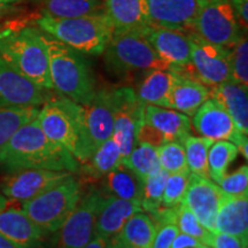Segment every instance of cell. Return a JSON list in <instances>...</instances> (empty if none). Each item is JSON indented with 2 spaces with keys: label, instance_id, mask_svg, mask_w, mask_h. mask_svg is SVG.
<instances>
[{
  "label": "cell",
  "instance_id": "1",
  "mask_svg": "<svg viewBox=\"0 0 248 248\" xmlns=\"http://www.w3.org/2000/svg\"><path fill=\"white\" fill-rule=\"evenodd\" d=\"M0 166L9 172L47 169L76 173L80 164L61 145L51 140L35 119L21 126L0 148Z\"/></svg>",
  "mask_w": 248,
  "mask_h": 248
},
{
  "label": "cell",
  "instance_id": "2",
  "mask_svg": "<svg viewBox=\"0 0 248 248\" xmlns=\"http://www.w3.org/2000/svg\"><path fill=\"white\" fill-rule=\"evenodd\" d=\"M0 57L39 88L53 90L44 35L27 26L0 30Z\"/></svg>",
  "mask_w": 248,
  "mask_h": 248
},
{
  "label": "cell",
  "instance_id": "3",
  "mask_svg": "<svg viewBox=\"0 0 248 248\" xmlns=\"http://www.w3.org/2000/svg\"><path fill=\"white\" fill-rule=\"evenodd\" d=\"M37 121L45 135L69 152L79 164L91 157L85 131L84 106L63 95L48 98L39 109Z\"/></svg>",
  "mask_w": 248,
  "mask_h": 248
},
{
  "label": "cell",
  "instance_id": "4",
  "mask_svg": "<svg viewBox=\"0 0 248 248\" xmlns=\"http://www.w3.org/2000/svg\"><path fill=\"white\" fill-rule=\"evenodd\" d=\"M52 86L70 100L86 106L97 92L95 78L82 53L44 35Z\"/></svg>",
  "mask_w": 248,
  "mask_h": 248
},
{
  "label": "cell",
  "instance_id": "5",
  "mask_svg": "<svg viewBox=\"0 0 248 248\" xmlns=\"http://www.w3.org/2000/svg\"><path fill=\"white\" fill-rule=\"evenodd\" d=\"M36 23L46 35L82 54H102L114 33L104 12L71 18H58L43 13Z\"/></svg>",
  "mask_w": 248,
  "mask_h": 248
},
{
  "label": "cell",
  "instance_id": "6",
  "mask_svg": "<svg viewBox=\"0 0 248 248\" xmlns=\"http://www.w3.org/2000/svg\"><path fill=\"white\" fill-rule=\"evenodd\" d=\"M82 198V184L71 173L32 199L23 202L22 210L44 233H54Z\"/></svg>",
  "mask_w": 248,
  "mask_h": 248
},
{
  "label": "cell",
  "instance_id": "7",
  "mask_svg": "<svg viewBox=\"0 0 248 248\" xmlns=\"http://www.w3.org/2000/svg\"><path fill=\"white\" fill-rule=\"evenodd\" d=\"M105 63L116 75L147 73L154 69H170L157 57L141 32L113 33L104 51Z\"/></svg>",
  "mask_w": 248,
  "mask_h": 248
},
{
  "label": "cell",
  "instance_id": "8",
  "mask_svg": "<svg viewBox=\"0 0 248 248\" xmlns=\"http://www.w3.org/2000/svg\"><path fill=\"white\" fill-rule=\"evenodd\" d=\"M192 31L207 42L226 48L245 36L230 0H204L195 16Z\"/></svg>",
  "mask_w": 248,
  "mask_h": 248
},
{
  "label": "cell",
  "instance_id": "9",
  "mask_svg": "<svg viewBox=\"0 0 248 248\" xmlns=\"http://www.w3.org/2000/svg\"><path fill=\"white\" fill-rule=\"evenodd\" d=\"M191 39L192 77L208 88L231 80L230 48L212 44L193 32L188 31Z\"/></svg>",
  "mask_w": 248,
  "mask_h": 248
},
{
  "label": "cell",
  "instance_id": "10",
  "mask_svg": "<svg viewBox=\"0 0 248 248\" xmlns=\"http://www.w3.org/2000/svg\"><path fill=\"white\" fill-rule=\"evenodd\" d=\"M111 99L114 108L111 137L119 145L123 161L137 145V132L144 119L145 104L139 100L133 89L128 86L111 90Z\"/></svg>",
  "mask_w": 248,
  "mask_h": 248
},
{
  "label": "cell",
  "instance_id": "11",
  "mask_svg": "<svg viewBox=\"0 0 248 248\" xmlns=\"http://www.w3.org/2000/svg\"><path fill=\"white\" fill-rule=\"evenodd\" d=\"M105 195L92 190L80 198L75 209L57 231L58 248H84L94 234V226Z\"/></svg>",
  "mask_w": 248,
  "mask_h": 248
},
{
  "label": "cell",
  "instance_id": "12",
  "mask_svg": "<svg viewBox=\"0 0 248 248\" xmlns=\"http://www.w3.org/2000/svg\"><path fill=\"white\" fill-rule=\"evenodd\" d=\"M191 125L200 136L217 140L233 142L245 160H248V139L243 135L229 113L216 100L209 98L195 111Z\"/></svg>",
  "mask_w": 248,
  "mask_h": 248
},
{
  "label": "cell",
  "instance_id": "13",
  "mask_svg": "<svg viewBox=\"0 0 248 248\" xmlns=\"http://www.w3.org/2000/svg\"><path fill=\"white\" fill-rule=\"evenodd\" d=\"M71 172L47 169H24L11 172L1 183V191L7 199L26 202L63 181Z\"/></svg>",
  "mask_w": 248,
  "mask_h": 248
},
{
  "label": "cell",
  "instance_id": "14",
  "mask_svg": "<svg viewBox=\"0 0 248 248\" xmlns=\"http://www.w3.org/2000/svg\"><path fill=\"white\" fill-rule=\"evenodd\" d=\"M155 53L173 71L185 69L191 63V39L188 32L152 26L144 32Z\"/></svg>",
  "mask_w": 248,
  "mask_h": 248
},
{
  "label": "cell",
  "instance_id": "15",
  "mask_svg": "<svg viewBox=\"0 0 248 248\" xmlns=\"http://www.w3.org/2000/svg\"><path fill=\"white\" fill-rule=\"evenodd\" d=\"M223 197V191L212 179L191 173L182 203L194 214L207 230L216 232V216Z\"/></svg>",
  "mask_w": 248,
  "mask_h": 248
},
{
  "label": "cell",
  "instance_id": "16",
  "mask_svg": "<svg viewBox=\"0 0 248 248\" xmlns=\"http://www.w3.org/2000/svg\"><path fill=\"white\" fill-rule=\"evenodd\" d=\"M46 92L0 57V107H38L48 99Z\"/></svg>",
  "mask_w": 248,
  "mask_h": 248
},
{
  "label": "cell",
  "instance_id": "17",
  "mask_svg": "<svg viewBox=\"0 0 248 248\" xmlns=\"http://www.w3.org/2000/svg\"><path fill=\"white\" fill-rule=\"evenodd\" d=\"M152 26L192 31L204 0H145Z\"/></svg>",
  "mask_w": 248,
  "mask_h": 248
},
{
  "label": "cell",
  "instance_id": "18",
  "mask_svg": "<svg viewBox=\"0 0 248 248\" xmlns=\"http://www.w3.org/2000/svg\"><path fill=\"white\" fill-rule=\"evenodd\" d=\"M86 138L91 153L113 135L114 108L111 90H97L94 97L84 106Z\"/></svg>",
  "mask_w": 248,
  "mask_h": 248
},
{
  "label": "cell",
  "instance_id": "19",
  "mask_svg": "<svg viewBox=\"0 0 248 248\" xmlns=\"http://www.w3.org/2000/svg\"><path fill=\"white\" fill-rule=\"evenodd\" d=\"M102 9L114 33H144L152 27L145 0H104Z\"/></svg>",
  "mask_w": 248,
  "mask_h": 248
},
{
  "label": "cell",
  "instance_id": "20",
  "mask_svg": "<svg viewBox=\"0 0 248 248\" xmlns=\"http://www.w3.org/2000/svg\"><path fill=\"white\" fill-rule=\"evenodd\" d=\"M0 234L18 248H37L45 233L22 209L8 208L0 212Z\"/></svg>",
  "mask_w": 248,
  "mask_h": 248
},
{
  "label": "cell",
  "instance_id": "21",
  "mask_svg": "<svg viewBox=\"0 0 248 248\" xmlns=\"http://www.w3.org/2000/svg\"><path fill=\"white\" fill-rule=\"evenodd\" d=\"M139 212H144L139 203L114 197H105L95 221L94 234L110 241L120 233L130 217Z\"/></svg>",
  "mask_w": 248,
  "mask_h": 248
},
{
  "label": "cell",
  "instance_id": "22",
  "mask_svg": "<svg viewBox=\"0 0 248 248\" xmlns=\"http://www.w3.org/2000/svg\"><path fill=\"white\" fill-rule=\"evenodd\" d=\"M248 86L229 82L209 88V98L218 102L243 135H248Z\"/></svg>",
  "mask_w": 248,
  "mask_h": 248
},
{
  "label": "cell",
  "instance_id": "23",
  "mask_svg": "<svg viewBox=\"0 0 248 248\" xmlns=\"http://www.w3.org/2000/svg\"><path fill=\"white\" fill-rule=\"evenodd\" d=\"M216 232L248 240V194H224L216 216Z\"/></svg>",
  "mask_w": 248,
  "mask_h": 248
},
{
  "label": "cell",
  "instance_id": "24",
  "mask_svg": "<svg viewBox=\"0 0 248 248\" xmlns=\"http://www.w3.org/2000/svg\"><path fill=\"white\" fill-rule=\"evenodd\" d=\"M144 121L163 136L164 141H178L191 135V121L187 115L170 108L145 105Z\"/></svg>",
  "mask_w": 248,
  "mask_h": 248
},
{
  "label": "cell",
  "instance_id": "25",
  "mask_svg": "<svg viewBox=\"0 0 248 248\" xmlns=\"http://www.w3.org/2000/svg\"><path fill=\"white\" fill-rule=\"evenodd\" d=\"M176 75L170 94V109L181 111L188 117L193 116L209 99V88L184 73H176Z\"/></svg>",
  "mask_w": 248,
  "mask_h": 248
},
{
  "label": "cell",
  "instance_id": "26",
  "mask_svg": "<svg viewBox=\"0 0 248 248\" xmlns=\"http://www.w3.org/2000/svg\"><path fill=\"white\" fill-rule=\"evenodd\" d=\"M176 73L171 69H154L144 74L136 94L145 105L170 108V94Z\"/></svg>",
  "mask_w": 248,
  "mask_h": 248
},
{
  "label": "cell",
  "instance_id": "27",
  "mask_svg": "<svg viewBox=\"0 0 248 248\" xmlns=\"http://www.w3.org/2000/svg\"><path fill=\"white\" fill-rule=\"evenodd\" d=\"M156 225L145 212L132 215L114 239L109 241L111 248H148L152 247Z\"/></svg>",
  "mask_w": 248,
  "mask_h": 248
},
{
  "label": "cell",
  "instance_id": "28",
  "mask_svg": "<svg viewBox=\"0 0 248 248\" xmlns=\"http://www.w3.org/2000/svg\"><path fill=\"white\" fill-rule=\"evenodd\" d=\"M101 181V193L105 197L107 195V197L119 198V199L132 201V202L140 204L142 181L124 164L120 163L107 175H105Z\"/></svg>",
  "mask_w": 248,
  "mask_h": 248
},
{
  "label": "cell",
  "instance_id": "29",
  "mask_svg": "<svg viewBox=\"0 0 248 248\" xmlns=\"http://www.w3.org/2000/svg\"><path fill=\"white\" fill-rule=\"evenodd\" d=\"M121 152L120 147L113 137L108 138L99 146L91 157L82 164L83 179L86 182L101 181L110 170L121 163Z\"/></svg>",
  "mask_w": 248,
  "mask_h": 248
},
{
  "label": "cell",
  "instance_id": "30",
  "mask_svg": "<svg viewBox=\"0 0 248 248\" xmlns=\"http://www.w3.org/2000/svg\"><path fill=\"white\" fill-rule=\"evenodd\" d=\"M44 13L58 18L88 16L102 13L101 0H45Z\"/></svg>",
  "mask_w": 248,
  "mask_h": 248
},
{
  "label": "cell",
  "instance_id": "31",
  "mask_svg": "<svg viewBox=\"0 0 248 248\" xmlns=\"http://www.w3.org/2000/svg\"><path fill=\"white\" fill-rule=\"evenodd\" d=\"M38 111L39 108L36 106L0 107V148L21 126L37 119Z\"/></svg>",
  "mask_w": 248,
  "mask_h": 248
},
{
  "label": "cell",
  "instance_id": "32",
  "mask_svg": "<svg viewBox=\"0 0 248 248\" xmlns=\"http://www.w3.org/2000/svg\"><path fill=\"white\" fill-rule=\"evenodd\" d=\"M214 140L204 137L188 135L183 139L188 171L200 177H208V152Z\"/></svg>",
  "mask_w": 248,
  "mask_h": 248
},
{
  "label": "cell",
  "instance_id": "33",
  "mask_svg": "<svg viewBox=\"0 0 248 248\" xmlns=\"http://www.w3.org/2000/svg\"><path fill=\"white\" fill-rule=\"evenodd\" d=\"M239 151L233 142L228 140L214 141L208 152V175L218 184L226 175L230 164L237 159Z\"/></svg>",
  "mask_w": 248,
  "mask_h": 248
},
{
  "label": "cell",
  "instance_id": "34",
  "mask_svg": "<svg viewBox=\"0 0 248 248\" xmlns=\"http://www.w3.org/2000/svg\"><path fill=\"white\" fill-rule=\"evenodd\" d=\"M121 163L135 172L142 183L152 172L161 168L156 147L145 144V142H139L136 145L128 157Z\"/></svg>",
  "mask_w": 248,
  "mask_h": 248
},
{
  "label": "cell",
  "instance_id": "35",
  "mask_svg": "<svg viewBox=\"0 0 248 248\" xmlns=\"http://www.w3.org/2000/svg\"><path fill=\"white\" fill-rule=\"evenodd\" d=\"M168 172L162 168H159L152 172L142 183L141 207L144 212L151 214L161 208L164 185H166Z\"/></svg>",
  "mask_w": 248,
  "mask_h": 248
},
{
  "label": "cell",
  "instance_id": "36",
  "mask_svg": "<svg viewBox=\"0 0 248 248\" xmlns=\"http://www.w3.org/2000/svg\"><path fill=\"white\" fill-rule=\"evenodd\" d=\"M175 224L179 232L193 237L209 246L213 232L207 230L185 204L181 203L175 207Z\"/></svg>",
  "mask_w": 248,
  "mask_h": 248
},
{
  "label": "cell",
  "instance_id": "37",
  "mask_svg": "<svg viewBox=\"0 0 248 248\" xmlns=\"http://www.w3.org/2000/svg\"><path fill=\"white\" fill-rule=\"evenodd\" d=\"M160 167L168 173L188 171L182 142L169 141L156 147Z\"/></svg>",
  "mask_w": 248,
  "mask_h": 248
},
{
  "label": "cell",
  "instance_id": "38",
  "mask_svg": "<svg viewBox=\"0 0 248 248\" xmlns=\"http://www.w3.org/2000/svg\"><path fill=\"white\" fill-rule=\"evenodd\" d=\"M190 171L168 173L161 206L164 208H173L183 202L190 182Z\"/></svg>",
  "mask_w": 248,
  "mask_h": 248
},
{
  "label": "cell",
  "instance_id": "39",
  "mask_svg": "<svg viewBox=\"0 0 248 248\" xmlns=\"http://www.w3.org/2000/svg\"><path fill=\"white\" fill-rule=\"evenodd\" d=\"M231 80L238 84L248 86V42L243 36L230 47Z\"/></svg>",
  "mask_w": 248,
  "mask_h": 248
},
{
  "label": "cell",
  "instance_id": "40",
  "mask_svg": "<svg viewBox=\"0 0 248 248\" xmlns=\"http://www.w3.org/2000/svg\"><path fill=\"white\" fill-rule=\"evenodd\" d=\"M223 193L228 195L248 194V167L247 164L240 167L231 175H225L217 184Z\"/></svg>",
  "mask_w": 248,
  "mask_h": 248
},
{
  "label": "cell",
  "instance_id": "41",
  "mask_svg": "<svg viewBox=\"0 0 248 248\" xmlns=\"http://www.w3.org/2000/svg\"><path fill=\"white\" fill-rule=\"evenodd\" d=\"M178 232L177 226L173 223H164L157 226L152 248H170Z\"/></svg>",
  "mask_w": 248,
  "mask_h": 248
},
{
  "label": "cell",
  "instance_id": "42",
  "mask_svg": "<svg viewBox=\"0 0 248 248\" xmlns=\"http://www.w3.org/2000/svg\"><path fill=\"white\" fill-rule=\"evenodd\" d=\"M248 240H244L235 235L223 233V232H213L210 239V248H247Z\"/></svg>",
  "mask_w": 248,
  "mask_h": 248
},
{
  "label": "cell",
  "instance_id": "43",
  "mask_svg": "<svg viewBox=\"0 0 248 248\" xmlns=\"http://www.w3.org/2000/svg\"><path fill=\"white\" fill-rule=\"evenodd\" d=\"M139 142H145V144L152 145L154 147H159L166 141H164L163 136L156 129L145 122L142 119L137 132V144Z\"/></svg>",
  "mask_w": 248,
  "mask_h": 248
},
{
  "label": "cell",
  "instance_id": "44",
  "mask_svg": "<svg viewBox=\"0 0 248 248\" xmlns=\"http://www.w3.org/2000/svg\"><path fill=\"white\" fill-rule=\"evenodd\" d=\"M170 248H210L207 245H204L195 239L193 237H190V235L182 233V232H178L177 235L173 239L171 247Z\"/></svg>",
  "mask_w": 248,
  "mask_h": 248
},
{
  "label": "cell",
  "instance_id": "45",
  "mask_svg": "<svg viewBox=\"0 0 248 248\" xmlns=\"http://www.w3.org/2000/svg\"><path fill=\"white\" fill-rule=\"evenodd\" d=\"M232 7L234 8L235 13H237L238 17H239L241 26H243L244 30L247 31V24H248V0H230Z\"/></svg>",
  "mask_w": 248,
  "mask_h": 248
},
{
  "label": "cell",
  "instance_id": "46",
  "mask_svg": "<svg viewBox=\"0 0 248 248\" xmlns=\"http://www.w3.org/2000/svg\"><path fill=\"white\" fill-rule=\"evenodd\" d=\"M84 248H111L109 241L100 237V235L93 234L92 239L89 241Z\"/></svg>",
  "mask_w": 248,
  "mask_h": 248
},
{
  "label": "cell",
  "instance_id": "47",
  "mask_svg": "<svg viewBox=\"0 0 248 248\" xmlns=\"http://www.w3.org/2000/svg\"><path fill=\"white\" fill-rule=\"evenodd\" d=\"M0 248H18L16 245L12 243L11 240H8L7 238H5L4 235L0 234Z\"/></svg>",
  "mask_w": 248,
  "mask_h": 248
},
{
  "label": "cell",
  "instance_id": "48",
  "mask_svg": "<svg viewBox=\"0 0 248 248\" xmlns=\"http://www.w3.org/2000/svg\"><path fill=\"white\" fill-rule=\"evenodd\" d=\"M6 203H7V198L0 194V212L6 208Z\"/></svg>",
  "mask_w": 248,
  "mask_h": 248
},
{
  "label": "cell",
  "instance_id": "49",
  "mask_svg": "<svg viewBox=\"0 0 248 248\" xmlns=\"http://www.w3.org/2000/svg\"><path fill=\"white\" fill-rule=\"evenodd\" d=\"M148 248H152V247H148Z\"/></svg>",
  "mask_w": 248,
  "mask_h": 248
}]
</instances>
